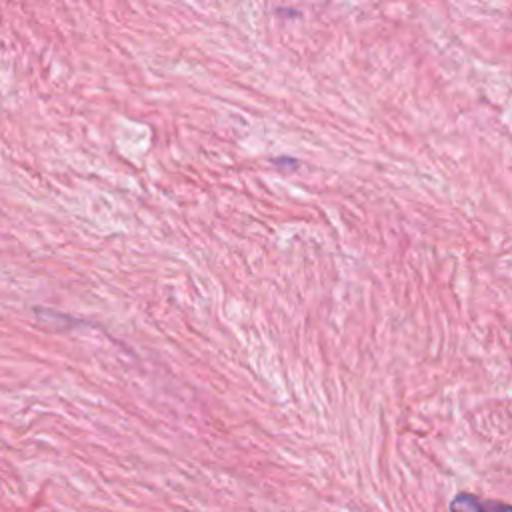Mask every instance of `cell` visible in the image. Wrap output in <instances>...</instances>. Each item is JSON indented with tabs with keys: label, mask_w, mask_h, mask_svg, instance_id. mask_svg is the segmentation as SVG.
Wrapping results in <instances>:
<instances>
[{
	"label": "cell",
	"mask_w": 512,
	"mask_h": 512,
	"mask_svg": "<svg viewBox=\"0 0 512 512\" xmlns=\"http://www.w3.org/2000/svg\"><path fill=\"white\" fill-rule=\"evenodd\" d=\"M450 512H512V504L498 500H484L474 494L460 492L450 502Z\"/></svg>",
	"instance_id": "obj_1"
}]
</instances>
